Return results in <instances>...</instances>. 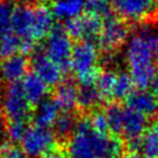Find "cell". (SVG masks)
Returning <instances> with one entry per match:
<instances>
[{
  "label": "cell",
  "instance_id": "obj_1",
  "mask_svg": "<svg viewBox=\"0 0 158 158\" xmlns=\"http://www.w3.org/2000/svg\"><path fill=\"white\" fill-rule=\"evenodd\" d=\"M124 57L133 84L139 89L152 86L157 78V52L150 26H141L129 36L126 42Z\"/></svg>",
  "mask_w": 158,
  "mask_h": 158
},
{
  "label": "cell",
  "instance_id": "obj_2",
  "mask_svg": "<svg viewBox=\"0 0 158 158\" xmlns=\"http://www.w3.org/2000/svg\"><path fill=\"white\" fill-rule=\"evenodd\" d=\"M70 158H121L122 143L118 138L100 133L89 118L77 122L69 141Z\"/></svg>",
  "mask_w": 158,
  "mask_h": 158
},
{
  "label": "cell",
  "instance_id": "obj_3",
  "mask_svg": "<svg viewBox=\"0 0 158 158\" xmlns=\"http://www.w3.org/2000/svg\"><path fill=\"white\" fill-rule=\"evenodd\" d=\"M55 18L48 6L16 7L12 23V31L22 41L36 43L47 39L54 29Z\"/></svg>",
  "mask_w": 158,
  "mask_h": 158
},
{
  "label": "cell",
  "instance_id": "obj_4",
  "mask_svg": "<svg viewBox=\"0 0 158 158\" xmlns=\"http://www.w3.org/2000/svg\"><path fill=\"white\" fill-rule=\"evenodd\" d=\"M98 60L99 51L93 42L83 41L73 47L70 69L74 72L80 86L95 85L99 74Z\"/></svg>",
  "mask_w": 158,
  "mask_h": 158
},
{
  "label": "cell",
  "instance_id": "obj_5",
  "mask_svg": "<svg viewBox=\"0 0 158 158\" xmlns=\"http://www.w3.org/2000/svg\"><path fill=\"white\" fill-rule=\"evenodd\" d=\"M56 134L50 128L39 126L27 127L21 139V149L29 158H42L45 153L55 148Z\"/></svg>",
  "mask_w": 158,
  "mask_h": 158
},
{
  "label": "cell",
  "instance_id": "obj_6",
  "mask_svg": "<svg viewBox=\"0 0 158 158\" xmlns=\"http://www.w3.org/2000/svg\"><path fill=\"white\" fill-rule=\"evenodd\" d=\"M73 47L72 39L64 29L54 28L45 39L43 52L64 71L70 69V60Z\"/></svg>",
  "mask_w": 158,
  "mask_h": 158
},
{
  "label": "cell",
  "instance_id": "obj_7",
  "mask_svg": "<svg viewBox=\"0 0 158 158\" xmlns=\"http://www.w3.org/2000/svg\"><path fill=\"white\" fill-rule=\"evenodd\" d=\"M128 27L121 18L108 14L102 20V27L98 37L100 48L106 52H113L127 42Z\"/></svg>",
  "mask_w": 158,
  "mask_h": 158
},
{
  "label": "cell",
  "instance_id": "obj_8",
  "mask_svg": "<svg viewBox=\"0 0 158 158\" xmlns=\"http://www.w3.org/2000/svg\"><path fill=\"white\" fill-rule=\"evenodd\" d=\"M2 113L8 121H23L29 118L31 105L27 100L19 84L10 85L2 97Z\"/></svg>",
  "mask_w": 158,
  "mask_h": 158
},
{
  "label": "cell",
  "instance_id": "obj_9",
  "mask_svg": "<svg viewBox=\"0 0 158 158\" xmlns=\"http://www.w3.org/2000/svg\"><path fill=\"white\" fill-rule=\"evenodd\" d=\"M102 27V19L93 13L81 14L78 18L70 20L65 23V31L71 39L79 40V42H93L98 40Z\"/></svg>",
  "mask_w": 158,
  "mask_h": 158
},
{
  "label": "cell",
  "instance_id": "obj_10",
  "mask_svg": "<svg viewBox=\"0 0 158 158\" xmlns=\"http://www.w3.org/2000/svg\"><path fill=\"white\" fill-rule=\"evenodd\" d=\"M114 7L121 19L130 22L149 19L157 10L153 0H114Z\"/></svg>",
  "mask_w": 158,
  "mask_h": 158
},
{
  "label": "cell",
  "instance_id": "obj_11",
  "mask_svg": "<svg viewBox=\"0 0 158 158\" xmlns=\"http://www.w3.org/2000/svg\"><path fill=\"white\" fill-rule=\"evenodd\" d=\"M30 65L33 68V73L37 76L48 87L58 86L62 83L63 69L51 60L43 51L33 55Z\"/></svg>",
  "mask_w": 158,
  "mask_h": 158
},
{
  "label": "cell",
  "instance_id": "obj_12",
  "mask_svg": "<svg viewBox=\"0 0 158 158\" xmlns=\"http://www.w3.org/2000/svg\"><path fill=\"white\" fill-rule=\"evenodd\" d=\"M29 62L25 55L15 56L0 60V80L7 84H19L28 74Z\"/></svg>",
  "mask_w": 158,
  "mask_h": 158
},
{
  "label": "cell",
  "instance_id": "obj_13",
  "mask_svg": "<svg viewBox=\"0 0 158 158\" xmlns=\"http://www.w3.org/2000/svg\"><path fill=\"white\" fill-rule=\"evenodd\" d=\"M147 128H148V118L145 116L128 107L123 109L121 134L129 142H134L138 139L143 135Z\"/></svg>",
  "mask_w": 158,
  "mask_h": 158
},
{
  "label": "cell",
  "instance_id": "obj_14",
  "mask_svg": "<svg viewBox=\"0 0 158 158\" xmlns=\"http://www.w3.org/2000/svg\"><path fill=\"white\" fill-rule=\"evenodd\" d=\"M134 152H138L147 158H158V121L148 126L141 137L129 142Z\"/></svg>",
  "mask_w": 158,
  "mask_h": 158
},
{
  "label": "cell",
  "instance_id": "obj_15",
  "mask_svg": "<svg viewBox=\"0 0 158 158\" xmlns=\"http://www.w3.org/2000/svg\"><path fill=\"white\" fill-rule=\"evenodd\" d=\"M127 107L147 118L156 115L158 110L157 102L153 94L148 92L147 89H138L130 94L127 98Z\"/></svg>",
  "mask_w": 158,
  "mask_h": 158
},
{
  "label": "cell",
  "instance_id": "obj_16",
  "mask_svg": "<svg viewBox=\"0 0 158 158\" xmlns=\"http://www.w3.org/2000/svg\"><path fill=\"white\" fill-rule=\"evenodd\" d=\"M20 86L25 97L29 101V104L36 105V106L43 100H45L48 89H49V87L34 73L27 74L20 81Z\"/></svg>",
  "mask_w": 158,
  "mask_h": 158
},
{
  "label": "cell",
  "instance_id": "obj_17",
  "mask_svg": "<svg viewBox=\"0 0 158 158\" xmlns=\"http://www.w3.org/2000/svg\"><path fill=\"white\" fill-rule=\"evenodd\" d=\"M86 7V0H52L50 10L54 18L58 20H70L83 14Z\"/></svg>",
  "mask_w": 158,
  "mask_h": 158
},
{
  "label": "cell",
  "instance_id": "obj_18",
  "mask_svg": "<svg viewBox=\"0 0 158 158\" xmlns=\"http://www.w3.org/2000/svg\"><path fill=\"white\" fill-rule=\"evenodd\" d=\"M54 101L64 113H70L78 106V89L71 81L60 83L56 89Z\"/></svg>",
  "mask_w": 158,
  "mask_h": 158
},
{
  "label": "cell",
  "instance_id": "obj_19",
  "mask_svg": "<svg viewBox=\"0 0 158 158\" xmlns=\"http://www.w3.org/2000/svg\"><path fill=\"white\" fill-rule=\"evenodd\" d=\"M59 116V108L54 100L45 99L36 106L34 112L35 126L50 128L52 127Z\"/></svg>",
  "mask_w": 158,
  "mask_h": 158
},
{
  "label": "cell",
  "instance_id": "obj_20",
  "mask_svg": "<svg viewBox=\"0 0 158 158\" xmlns=\"http://www.w3.org/2000/svg\"><path fill=\"white\" fill-rule=\"evenodd\" d=\"M116 72L113 70H104L98 74L95 81V89L98 91L101 100H109L113 99V91L115 80H116Z\"/></svg>",
  "mask_w": 158,
  "mask_h": 158
},
{
  "label": "cell",
  "instance_id": "obj_21",
  "mask_svg": "<svg viewBox=\"0 0 158 158\" xmlns=\"http://www.w3.org/2000/svg\"><path fill=\"white\" fill-rule=\"evenodd\" d=\"M21 39L18 37L13 31L0 36V59L8 58L19 52L21 54Z\"/></svg>",
  "mask_w": 158,
  "mask_h": 158
},
{
  "label": "cell",
  "instance_id": "obj_22",
  "mask_svg": "<svg viewBox=\"0 0 158 158\" xmlns=\"http://www.w3.org/2000/svg\"><path fill=\"white\" fill-rule=\"evenodd\" d=\"M15 10L16 6L13 0H0V36L12 31Z\"/></svg>",
  "mask_w": 158,
  "mask_h": 158
},
{
  "label": "cell",
  "instance_id": "obj_23",
  "mask_svg": "<svg viewBox=\"0 0 158 158\" xmlns=\"http://www.w3.org/2000/svg\"><path fill=\"white\" fill-rule=\"evenodd\" d=\"M101 101L95 85L80 86L78 89V106L83 109H93Z\"/></svg>",
  "mask_w": 158,
  "mask_h": 158
},
{
  "label": "cell",
  "instance_id": "obj_24",
  "mask_svg": "<svg viewBox=\"0 0 158 158\" xmlns=\"http://www.w3.org/2000/svg\"><path fill=\"white\" fill-rule=\"evenodd\" d=\"M133 80L128 73L118 72L116 74V80H115V85H114L113 99L115 100L127 99L133 93Z\"/></svg>",
  "mask_w": 158,
  "mask_h": 158
},
{
  "label": "cell",
  "instance_id": "obj_25",
  "mask_svg": "<svg viewBox=\"0 0 158 158\" xmlns=\"http://www.w3.org/2000/svg\"><path fill=\"white\" fill-rule=\"evenodd\" d=\"M77 120L71 113H63L59 114L58 118L54 124L55 134L60 137H68L71 136L74 131V128L77 126Z\"/></svg>",
  "mask_w": 158,
  "mask_h": 158
},
{
  "label": "cell",
  "instance_id": "obj_26",
  "mask_svg": "<svg viewBox=\"0 0 158 158\" xmlns=\"http://www.w3.org/2000/svg\"><path fill=\"white\" fill-rule=\"evenodd\" d=\"M123 107L118 105H110L105 110L107 123H108V130L113 134H120L122 129V118H123Z\"/></svg>",
  "mask_w": 158,
  "mask_h": 158
},
{
  "label": "cell",
  "instance_id": "obj_27",
  "mask_svg": "<svg viewBox=\"0 0 158 158\" xmlns=\"http://www.w3.org/2000/svg\"><path fill=\"white\" fill-rule=\"evenodd\" d=\"M26 129L27 126L23 121H8V124L5 128V133L8 141L14 144L16 142H21L26 133Z\"/></svg>",
  "mask_w": 158,
  "mask_h": 158
},
{
  "label": "cell",
  "instance_id": "obj_28",
  "mask_svg": "<svg viewBox=\"0 0 158 158\" xmlns=\"http://www.w3.org/2000/svg\"><path fill=\"white\" fill-rule=\"evenodd\" d=\"M109 1L110 0H86V6L89 7V13H93L101 18H105L108 14H110Z\"/></svg>",
  "mask_w": 158,
  "mask_h": 158
},
{
  "label": "cell",
  "instance_id": "obj_29",
  "mask_svg": "<svg viewBox=\"0 0 158 158\" xmlns=\"http://www.w3.org/2000/svg\"><path fill=\"white\" fill-rule=\"evenodd\" d=\"M89 123L95 130H98L100 133L108 134V123H107V118L105 110H95L91 118H89Z\"/></svg>",
  "mask_w": 158,
  "mask_h": 158
},
{
  "label": "cell",
  "instance_id": "obj_30",
  "mask_svg": "<svg viewBox=\"0 0 158 158\" xmlns=\"http://www.w3.org/2000/svg\"><path fill=\"white\" fill-rule=\"evenodd\" d=\"M0 158H28L22 149L10 142L0 144Z\"/></svg>",
  "mask_w": 158,
  "mask_h": 158
},
{
  "label": "cell",
  "instance_id": "obj_31",
  "mask_svg": "<svg viewBox=\"0 0 158 158\" xmlns=\"http://www.w3.org/2000/svg\"><path fill=\"white\" fill-rule=\"evenodd\" d=\"M42 158H69V157L66 156V153H65V151L63 149L55 147V148H52L50 151H48V152L45 153Z\"/></svg>",
  "mask_w": 158,
  "mask_h": 158
},
{
  "label": "cell",
  "instance_id": "obj_32",
  "mask_svg": "<svg viewBox=\"0 0 158 158\" xmlns=\"http://www.w3.org/2000/svg\"><path fill=\"white\" fill-rule=\"evenodd\" d=\"M152 33H153V42H155V48H156V52H157V57H158V22L156 23L155 28H152Z\"/></svg>",
  "mask_w": 158,
  "mask_h": 158
},
{
  "label": "cell",
  "instance_id": "obj_33",
  "mask_svg": "<svg viewBox=\"0 0 158 158\" xmlns=\"http://www.w3.org/2000/svg\"><path fill=\"white\" fill-rule=\"evenodd\" d=\"M152 89H153V97H155V99H156V102H157V106H158V74H157V78H156V80L153 81L152 84Z\"/></svg>",
  "mask_w": 158,
  "mask_h": 158
},
{
  "label": "cell",
  "instance_id": "obj_34",
  "mask_svg": "<svg viewBox=\"0 0 158 158\" xmlns=\"http://www.w3.org/2000/svg\"><path fill=\"white\" fill-rule=\"evenodd\" d=\"M19 1L22 4V6H35L37 5L40 0H19Z\"/></svg>",
  "mask_w": 158,
  "mask_h": 158
},
{
  "label": "cell",
  "instance_id": "obj_35",
  "mask_svg": "<svg viewBox=\"0 0 158 158\" xmlns=\"http://www.w3.org/2000/svg\"><path fill=\"white\" fill-rule=\"evenodd\" d=\"M123 158H147V157H144L143 155H141V153L138 152H131V153H128L127 156H124Z\"/></svg>",
  "mask_w": 158,
  "mask_h": 158
},
{
  "label": "cell",
  "instance_id": "obj_36",
  "mask_svg": "<svg viewBox=\"0 0 158 158\" xmlns=\"http://www.w3.org/2000/svg\"><path fill=\"white\" fill-rule=\"evenodd\" d=\"M4 130V120H2V116H1V114H0V134L1 131Z\"/></svg>",
  "mask_w": 158,
  "mask_h": 158
},
{
  "label": "cell",
  "instance_id": "obj_37",
  "mask_svg": "<svg viewBox=\"0 0 158 158\" xmlns=\"http://www.w3.org/2000/svg\"><path fill=\"white\" fill-rule=\"evenodd\" d=\"M2 97H4V94H2L1 89H0V107H1V102H2Z\"/></svg>",
  "mask_w": 158,
  "mask_h": 158
},
{
  "label": "cell",
  "instance_id": "obj_38",
  "mask_svg": "<svg viewBox=\"0 0 158 158\" xmlns=\"http://www.w3.org/2000/svg\"><path fill=\"white\" fill-rule=\"evenodd\" d=\"M153 1H155V4H156V5L158 6V0H153Z\"/></svg>",
  "mask_w": 158,
  "mask_h": 158
}]
</instances>
